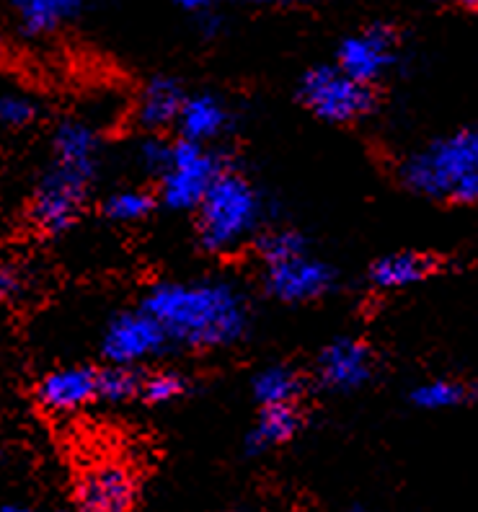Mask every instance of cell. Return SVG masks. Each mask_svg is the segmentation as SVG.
Listing matches in <instances>:
<instances>
[{
    "label": "cell",
    "instance_id": "obj_1",
    "mask_svg": "<svg viewBox=\"0 0 478 512\" xmlns=\"http://www.w3.org/2000/svg\"><path fill=\"white\" fill-rule=\"evenodd\" d=\"M161 324L171 344L189 350H218L246 337L249 300L228 280L158 282L140 303Z\"/></svg>",
    "mask_w": 478,
    "mask_h": 512
},
{
    "label": "cell",
    "instance_id": "obj_2",
    "mask_svg": "<svg viewBox=\"0 0 478 512\" xmlns=\"http://www.w3.org/2000/svg\"><path fill=\"white\" fill-rule=\"evenodd\" d=\"M398 179L427 200L478 205V127L455 130L409 153Z\"/></svg>",
    "mask_w": 478,
    "mask_h": 512
},
{
    "label": "cell",
    "instance_id": "obj_3",
    "mask_svg": "<svg viewBox=\"0 0 478 512\" xmlns=\"http://www.w3.org/2000/svg\"><path fill=\"white\" fill-rule=\"evenodd\" d=\"M264 223V200L238 171L225 169L197 210L199 244L212 254L241 249Z\"/></svg>",
    "mask_w": 478,
    "mask_h": 512
},
{
    "label": "cell",
    "instance_id": "obj_4",
    "mask_svg": "<svg viewBox=\"0 0 478 512\" xmlns=\"http://www.w3.org/2000/svg\"><path fill=\"white\" fill-rule=\"evenodd\" d=\"M99 163H73L52 158V163L39 176L29 205V218L47 236H60L70 231L81 218L88 192L94 187Z\"/></svg>",
    "mask_w": 478,
    "mask_h": 512
},
{
    "label": "cell",
    "instance_id": "obj_5",
    "mask_svg": "<svg viewBox=\"0 0 478 512\" xmlns=\"http://www.w3.org/2000/svg\"><path fill=\"white\" fill-rule=\"evenodd\" d=\"M298 96L305 109L331 125H349L375 107L373 86L354 81L339 65H318L303 75Z\"/></svg>",
    "mask_w": 478,
    "mask_h": 512
},
{
    "label": "cell",
    "instance_id": "obj_6",
    "mask_svg": "<svg viewBox=\"0 0 478 512\" xmlns=\"http://www.w3.org/2000/svg\"><path fill=\"white\" fill-rule=\"evenodd\" d=\"M225 171V163L207 145L176 140L171 161L158 179V197L166 207L189 213L199 210L202 200Z\"/></svg>",
    "mask_w": 478,
    "mask_h": 512
},
{
    "label": "cell",
    "instance_id": "obj_7",
    "mask_svg": "<svg viewBox=\"0 0 478 512\" xmlns=\"http://www.w3.org/2000/svg\"><path fill=\"white\" fill-rule=\"evenodd\" d=\"M168 344L171 342L161 324L143 308H137V311L117 313L114 319H109L101 337V355L106 363L137 368L150 357L161 355Z\"/></svg>",
    "mask_w": 478,
    "mask_h": 512
},
{
    "label": "cell",
    "instance_id": "obj_8",
    "mask_svg": "<svg viewBox=\"0 0 478 512\" xmlns=\"http://www.w3.org/2000/svg\"><path fill=\"white\" fill-rule=\"evenodd\" d=\"M137 476L130 466L101 461L88 466L75 481L78 512H132L137 502Z\"/></svg>",
    "mask_w": 478,
    "mask_h": 512
},
{
    "label": "cell",
    "instance_id": "obj_9",
    "mask_svg": "<svg viewBox=\"0 0 478 512\" xmlns=\"http://www.w3.org/2000/svg\"><path fill=\"white\" fill-rule=\"evenodd\" d=\"M336 272L331 264L316 259L308 251L285 262L264 264V288L282 303H308L331 293Z\"/></svg>",
    "mask_w": 478,
    "mask_h": 512
},
{
    "label": "cell",
    "instance_id": "obj_10",
    "mask_svg": "<svg viewBox=\"0 0 478 512\" xmlns=\"http://www.w3.org/2000/svg\"><path fill=\"white\" fill-rule=\"evenodd\" d=\"M398 60V34L388 24H373L339 44L336 65L354 81L373 86Z\"/></svg>",
    "mask_w": 478,
    "mask_h": 512
},
{
    "label": "cell",
    "instance_id": "obj_11",
    "mask_svg": "<svg viewBox=\"0 0 478 512\" xmlns=\"http://www.w3.org/2000/svg\"><path fill=\"white\" fill-rule=\"evenodd\" d=\"M373 352L367 344L352 337H339L323 347L318 355V381L334 394H352L360 391L373 378Z\"/></svg>",
    "mask_w": 478,
    "mask_h": 512
},
{
    "label": "cell",
    "instance_id": "obj_12",
    "mask_svg": "<svg viewBox=\"0 0 478 512\" xmlns=\"http://www.w3.org/2000/svg\"><path fill=\"white\" fill-rule=\"evenodd\" d=\"M37 401L50 414L81 412L99 401V370L88 365L50 370L37 383Z\"/></svg>",
    "mask_w": 478,
    "mask_h": 512
},
{
    "label": "cell",
    "instance_id": "obj_13",
    "mask_svg": "<svg viewBox=\"0 0 478 512\" xmlns=\"http://www.w3.org/2000/svg\"><path fill=\"white\" fill-rule=\"evenodd\" d=\"M187 104V91L171 75H156L145 83L137 99V122L148 132H161L176 125Z\"/></svg>",
    "mask_w": 478,
    "mask_h": 512
},
{
    "label": "cell",
    "instance_id": "obj_14",
    "mask_svg": "<svg viewBox=\"0 0 478 512\" xmlns=\"http://www.w3.org/2000/svg\"><path fill=\"white\" fill-rule=\"evenodd\" d=\"M230 122H233V114L220 96L194 94L187 96V104L181 109L176 127L181 132V140L207 145L223 138L230 130Z\"/></svg>",
    "mask_w": 478,
    "mask_h": 512
},
{
    "label": "cell",
    "instance_id": "obj_15",
    "mask_svg": "<svg viewBox=\"0 0 478 512\" xmlns=\"http://www.w3.org/2000/svg\"><path fill=\"white\" fill-rule=\"evenodd\" d=\"M83 13L78 0H16L13 19L19 32L29 39L50 37Z\"/></svg>",
    "mask_w": 478,
    "mask_h": 512
},
{
    "label": "cell",
    "instance_id": "obj_16",
    "mask_svg": "<svg viewBox=\"0 0 478 512\" xmlns=\"http://www.w3.org/2000/svg\"><path fill=\"white\" fill-rule=\"evenodd\" d=\"M435 256L416 254V251H396L380 256L370 267V282L378 290H404L419 285L435 272Z\"/></svg>",
    "mask_w": 478,
    "mask_h": 512
},
{
    "label": "cell",
    "instance_id": "obj_17",
    "mask_svg": "<svg viewBox=\"0 0 478 512\" xmlns=\"http://www.w3.org/2000/svg\"><path fill=\"white\" fill-rule=\"evenodd\" d=\"M300 427H303V414H300L298 404L261 409L256 425L246 435V453L261 456L267 450L280 448L298 435Z\"/></svg>",
    "mask_w": 478,
    "mask_h": 512
},
{
    "label": "cell",
    "instance_id": "obj_18",
    "mask_svg": "<svg viewBox=\"0 0 478 512\" xmlns=\"http://www.w3.org/2000/svg\"><path fill=\"white\" fill-rule=\"evenodd\" d=\"M303 378L287 365H269L251 381V394L264 409L269 406H295L303 396Z\"/></svg>",
    "mask_w": 478,
    "mask_h": 512
},
{
    "label": "cell",
    "instance_id": "obj_19",
    "mask_svg": "<svg viewBox=\"0 0 478 512\" xmlns=\"http://www.w3.org/2000/svg\"><path fill=\"white\" fill-rule=\"evenodd\" d=\"M52 158L75 163H99L101 143L91 125L81 119H65L52 135Z\"/></svg>",
    "mask_w": 478,
    "mask_h": 512
},
{
    "label": "cell",
    "instance_id": "obj_20",
    "mask_svg": "<svg viewBox=\"0 0 478 512\" xmlns=\"http://www.w3.org/2000/svg\"><path fill=\"white\" fill-rule=\"evenodd\" d=\"M409 399L416 409H424V412H447V409L471 404L476 399V391L460 381L435 378V381L419 383V386L411 388Z\"/></svg>",
    "mask_w": 478,
    "mask_h": 512
},
{
    "label": "cell",
    "instance_id": "obj_21",
    "mask_svg": "<svg viewBox=\"0 0 478 512\" xmlns=\"http://www.w3.org/2000/svg\"><path fill=\"white\" fill-rule=\"evenodd\" d=\"M145 375L137 368L109 365L99 370V399L106 404H125V401L143 396Z\"/></svg>",
    "mask_w": 478,
    "mask_h": 512
},
{
    "label": "cell",
    "instance_id": "obj_22",
    "mask_svg": "<svg viewBox=\"0 0 478 512\" xmlns=\"http://www.w3.org/2000/svg\"><path fill=\"white\" fill-rule=\"evenodd\" d=\"M153 207H156V200L145 189H117L106 197L101 210L114 223H137L148 218Z\"/></svg>",
    "mask_w": 478,
    "mask_h": 512
},
{
    "label": "cell",
    "instance_id": "obj_23",
    "mask_svg": "<svg viewBox=\"0 0 478 512\" xmlns=\"http://www.w3.org/2000/svg\"><path fill=\"white\" fill-rule=\"evenodd\" d=\"M256 249H259L264 264L285 262V259L308 251L305 249V238L298 231H292V228H274V231L261 233L259 241H256Z\"/></svg>",
    "mask_w": 478,
    "mask_h": 512
},
{
    "label": "cell",
    "instance_id": "obj_24",
    "mask_svg": "<svg viewBox=\"0 0 478 512\" xmlns=\"http://www.w3.org/2000/svg\"><path fill=\"white\" fill-rule=\"evenodd\" d=\"M187 391V375H181L179 370H158L153 375H145L140 399H145L148 404H171V401L181 399Z\"/></svg>",
    "mask_w": 478,
    "mask_h": 512
},
{
    "label": "cell",
    "instance_id": "obj_25",
    "mask_svg": "<svg viewBox=\"0 0 478 512\" xmlns=\"http://www.w3.org/2000/svg\"><path fill=\"white\" fill-rule=\"evenodd\" d=\"M37 117L39 107L32 96L19 94V91H6V94H0V125L3 127L21 130V127L32 125Z\"/></svg>",
    "mask_w": 478,
    "mask_h": 512
},
{
    "label": "cell",
    "instance_id": "obj_26",
    "mask_svg": "<svg viewBox=\"0 0 478 512\" xmlns=\"http://www.w3.org/2000/svg\"><path fill=\"white\" fill-rule=\"evenodd\" d=\"M171 150H174V143H168V140L158 138V135H150V138H145L143 143H140V148H137V161H140V166H143L148 174L161 179L168 161H171Z\"/></svg>",
    "mask_w": 478,
    "mask_h": 512
},
{
    "label": "cell",
    "instance_id": "obj_27",
    "mask_svg": "<svg viewBox=\"0 0 478 512\" xmlns=\"http://www.w3.org/2000/svg\"><path fill=\"white\" fill-rule=\"evenodd\" d=\"M179 8L192 13L194 26H197V32L202 37H215V34L223 32V13L218 8H212V3H207V0H181Z\"/></svg>",
    "mask_w": 478,
    "mask_h": 512
},
{
    "label": "cell",
    "instance_id": "obj_28",
    "mask_svg": "<svg viewBox=\"0 0 478 512\" xmlns=\"http://www.w3.org/2000/svg\"><path fill=\"white\" fill-rule=\"evenodd\" d=\"M24 293V277L19 267L0 256V300H16Z\"/></svg>",
    "mask_w": 478,
    "mask_h": 512
},
{
    "label": "cell",
    "instance_id": "obj_29",
    "mask_svg": "<svg viewBox=\"0 0 478 512\" xmlns=\"http://www.w3.org/2000/svg\"><path fill=\"white\" fill-rule=\"evenodd\" d=\"M0 512H44V510H37V507H29V505H3L0 507Z\"/></svg>",
    "mask_w": 478,
    "mask_h": 512
},
{
    "label": "cell",
    "instance_id": "obj_30",
    "mask_svg": "<svg viewBox=\"0 0 478 512\" xmlns=\"http://www.w3.org/2000/svg\"><path fill=\"white\" fill-rule=\"evenodd\" d=\"M352 512H370V510H365V507H354Z\"/></svg>",
    "mask_w": 478,
    "mask_h": 512
},
{
    "label": "cell",
    "instance_id": "obj_31",
    "mask_svg": "<svg viewBox=\"0 0 478 512\" xmlns=\"http://www.w3.org/2000/svg\"><path fill=\"white\" fill-rule=\"evenodd\" d=\"M55 512H60V510H55Z\"/></svg>",
    "mask_w": 478,
    "mask_h": 512
}]
</instances>
